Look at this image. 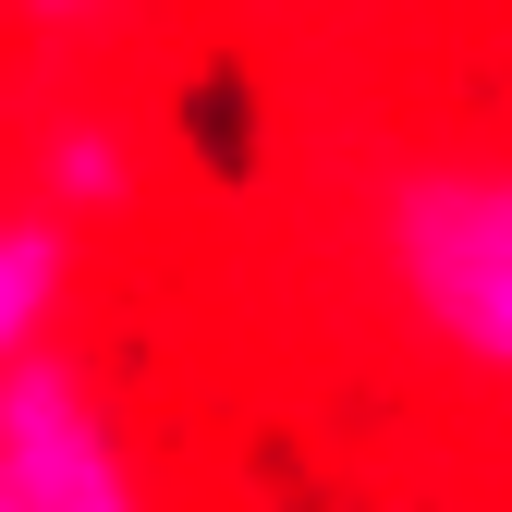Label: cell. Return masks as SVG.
Here are the masks:
<instances>
[{"label": "cell", "mask_w": 512, "mask_h": 512, "mask_svg": "<svg viewBox=\"0 0 512 512\" xmlns=\"http://www.w3.org/2000/svg\"><path fill=\"white\" fill-rule=\"evenodd\" d=\"M0 512H183L98 330H49L0 354Z\"/></svg>", "instance_id": "7a4b0ae2"}, {"label": "cell", "mask_w": 512, "mask_h": 512, "mask_svg": "<svg viewBox=\"0 0 512 512\" xmlns=\"http://www.w3.org/2000/svg\"><path fill=\"white\" fill-rule=\"evenodd\" d=\"M86 317H98V244L0 183V354H25L49 330H86Z\"/></svg>", "instance_id": "3957f363"}, {"label": "cell", "mask_w": 512, "mask_h": 512, "mask_svg": "<svg viewBox=\"0 0 512 512\" xmlns=\"http://www.w3.org/2000/svg\"><path fill=\"white\" fill-rule=\"evenodd\" d=\"M305 13H342V0H305Z\"/></svg>", "instance_id": "5b68a950"}, {"label": "cell", "mask_w": 512, "mask_h": 512, "mask_svg": "<svg viewBox=\"0 0 512 512\" xmlns=\"http://www.w3.org/2000/svg\"><path fill=\"white\" fill-rule=\"evenodd\" d=\"M159 0H0V74H37V61H74V74H122L147 49Z\"/></svg>", "instance_id": "277c9868"}, {"label": "cell", "mask_w": 512, "mask_h": 512, "mask_svg": "<svg viewBox=\"0 0 512 512\" xmlns=\"http://www.w3.org/2000/svg\"><path fill=\"white\" fill-rule=\"evenodd\" d=\"M305 244L378 378L439 415V452L512 476V110L354 86Z\"/></svg>", "instance_id": "6da1fadb"}]
</instances>
